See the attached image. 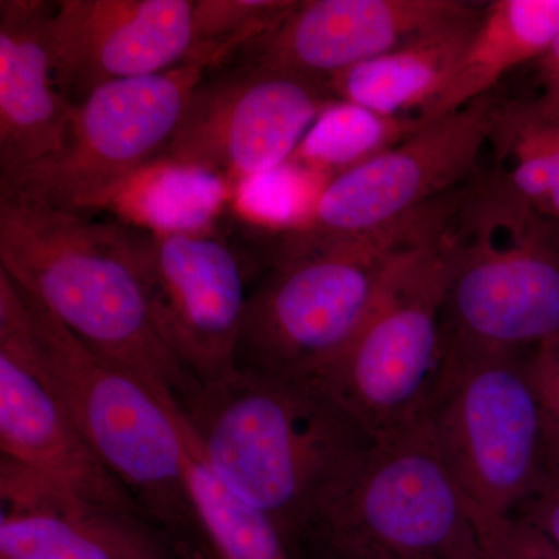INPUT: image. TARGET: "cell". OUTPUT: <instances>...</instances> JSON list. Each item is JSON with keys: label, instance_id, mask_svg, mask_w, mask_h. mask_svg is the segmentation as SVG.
<instances>
[{"label": "cell", "instance_id": "cell-1", "mask_svg": "<svg viewBox=\"0 0 559 559\" xmlns=\"http://www.w3.org/2000/svg\"><path fill=\"white\" fill-rule=\"evenodd\" d=\"M178 412L210 468L270 518L290 555L323 492L373 441L318 382L259 371L200 385Z\"/></svg>", "mask_w": 559, "mask_h": 559}, {"label": "cell", "instance_id": "cell-2", "mask_svg": "<svg viewBox=\"0 0 559 559\" xmlns=\"http://www.w3.org/2000/svg\"><path fill=\"white\" fill-rule=\"evenodd\" d=\"M0 267L87 348L176 407L200 389L151 318L131 227L0 190Z\"/></svg>", "mask_w": 559, "mask_h": 559}, {"label": "cell", "instance_id": "cell-3", "mask_svg": "<svg viewBox=\"0 0 559 559\" xmlns=\"http://www.w3.org/2000/svg\"><path fill=\"white\" fill-rule=\"evenodd\" d=\"M450 213L444 198L378 237L275 245L246 301L238 369L314 381L369 319L401 263Z\"/></svg>", "mask_w": 559, "mask_h": 559}, {"label": "cell", "instance_id": "cell-4", "mask_svg": "<svg viewBox=\"0 0 559 559\" xmlns=\"http://www.w3.org/2000/svg\"><path fill=\"white\" fill-rule=\"evenodd\" d=\"M20 289L36 360L84 439L153 524L201 551L178 407L138 374L92 352Z\"/></svg>", "mask_w": 559, "mask_h": 559}, {"label": "cell", "instance_id": "cell-5", "mask_svg": "<svg viewBox=\"0 0 559 559\" xmlns=\"http://www.w3.org/2000/svg\"><path fill=\"white\" fill-rule=\"evenodd\" d=\"M444 340L528 353L559 336V223L496 173L460 190L448 223Z\"/></svg>", "mask_w": 559, "mask_h": 559}, {"label": "cell", "instance_id": "cell-6", "mask_svg": "<svg viewBox=\"0 0 559 559\" xmlns=\"http://www.w3.org/2000/svg\"><path fill=\"white\" fill-rule=\"evenodd\" d=\"M304 543L323 559H485L468 498L425 419L371 441L342 471Z\"/></svg>", "mask_w": 559, "mask_h": 559}, {"label": "cell", "instance_id": "cell-7", "mask_svg": "<svg viewBox=\"0 0 559 559\" xmlns=\"http://www.w3.org/2000/svg\"><path fill=\"white\" fill-rule=\"evenodd\" d=\"M525 356L444 340L423 417L466 498L496 516H513L554 463Z\"/></svg>", "mask_w": 559, "mask_h": 559}, {"label": "cell", "instance_id": "cell-8", "mask_svg": "<svg viewBox=\"0 0 559 559\" xmlns=\"http://www.w3.org/2000/svg\"><path fill=\"white\" fill-rule=\"evenodd\" d=\"M450 219L412 250L369 319L314 380L371 440L423 419L439 381Z\"/></svg>", "mask_w": 559, "mask_h": 559}, {"label": "cell", "instance_id": "cell-9", "mask_svg": "<svg viewBox=\"0 0 559 559\" xmlns=\"http://www.w3.org/2000/svg\"><path fill=\"white\" fill-rule=\"evenodd\" d=\"M215 62L210 51H193L165 72L98 87L72 106L60 153L0 180V190L76 213L108 205L164 154Z\"/></svg>", "mask_w": 559, "mask_h": 559}, {"label": "cell", "instance_id": "cell-10", "mask_svg": "<svg viewBox=\"0 0 559 559\" xmlns=\"http://www.w3.org/2000/svg\"><path fill=\"white\" fill-rule=\"evenodd\" d=\"M496 103L484 97L426 121L417 132L373 159L333 176L288 245L364 240L400 229L433 204L479 178Z\"/></svg>", "mask_w": 559, "mask_h": 559}, {"label": "cell", "instance_id": "cell-11", "mask_svg": "<svg viewBox=\"0 0 559 559\" xmlns=\"http://www.w3.org/2000/svg\"><path fill=\"white\" fill-rule=\"evenodd\" d=\"M336 100L325 81L245 62L202 81L162 156L178 167L249 182L277 171Z\"/></svg>", "mask_w": 559, "mask_h": 559}, {"label": "cell", "instance_id": "cell-12", "mask_svg": "<svg viewBox=\"0 0 559 559\" xmlns=\"http://www.w3.org/2000/svg\"><path fill=\"white\" fill-rule=\"evenodd\" d=\"M154 325L200 385L238 370L248 271L229 242L205 229H132Z\"/></svg>", "mask_w": 559, "mask_h": 559}, {"label": "cell", "instance_id": "cell-13", "mask_svg": "<svg viewBox=\"0 0 559 559\" xmlns=\"http://www.w3.org/2000/svg\"><path fill=\"white\" fill-rule=\"evenodd\" d=\"M0 460L72 495L145 518L70 417L28 341L20 286L0 270ZM150 521V520H148Z\"/></svg>", "mask_w": 559, "mask_h": 559}, {"label": "cell", "instance_id": "cell-14", "mask_svg": "<svg viewBox=\"0 0 559 559\" xmlns=\"http://www.w3.org/2000/svg\"><path fill=\"white\" fill-rule=\"evenodd\" d=\"M194 0H62L47 24L58 92L70 106L114 81L175 68L194 49Z\"/></svg>", "mask_w": 559, "mask_h": 559}, {"label": "cell", "instance_id": "cell-15", "mask_svg": "<svg viewBox=\"0 0 559 559\" xmlns=\"http://www.w3.org/2000/svg\"><path fill=\"white\" fill-rule=\"evenodd\" d=\"M480 9L462 0H301L270 32L246 44L245 62L329 83Z\"/></svg>", "mask_w": 559, "mask_h": 559}, {"label": "cell", "instance_id": "cell-16", "mask_svg": "<svg viewBox=\"0 0 559 559\" xmlns=\"http://www.w3.org/2000/svg\"><path fill=\"white\" fill-rule=\"evenodd\" d=\"M0 559H201L153 522L0 460Z\"/></svg>", "mask_w": 559, "mask_h": 559}, {"label": "cell", "instance_id": "cell-17", "mask_svg": "<svg viewBox=\"0 0 559 559\" xmlns=\"http://www.w3.org/2000/svg\"><path fill=\"white\" fill-rule=\"evenodd\" d=\"M55 3L0 2V180L60 153L72 106L51 72L47 24Z\"/></svg>", "mask_w": 559, "mask_h": 559}, {"label": "cell", "instance_id": "cell-18", "mask_svg": "<svg viewBox=\"0 0 559 559\" xmlns=\"http://www.w3.org/2000/svg\"><path fill=\"white\" fill-rule=\"evenodd\" d=\"M481 10L329 80L334 98L390 117H428L457 72Z\"/></svg>", "mask_w": 559, "mask_h": 559}, {"label": "cell", "instance_id": "cell-19", "mask_svg": "<svg viewBox=\"0 0 559 559\" xmlns=\"http://www.w3.org/2000/svg\"><path fill=\"white\" fill-rule=\"evenodd\" d=\"M559 35V0H495L479 24L450 86L426 120L439 119L487 97L511 69L538 60Z\"/></svg>", "mask_w": 559, "mask_h": 559}, {"label": "cell", "instance_id": "cell-20", "mask_svg": "<svg viewBox=\"0 0 559 559\" xmlns=\"http://www.w3.org/2000/svg\"><path fill=\"white\" fill-rule=\"evenodd\" d=\"M180 423L189 452L187 480L202 559H293L270 518L216 476L191 441L182 418Z\"/></svg>", "mask_w": 559, "mask_h": 559}, {"label": "cell", "instance_id": "cell-21", "mask_svg": "<svg viewBox=\"0 0 559 559\" xmlns=\"http://www.w3.org/2000/svg\"><path fill=\"white\" fill-rule=\"evenodd\" d=\"M423 117H390L336 100L323 110L296 151L305 164L334 176L400 145L426 123Z\"/></svg>", "mask_w": 559, "mask_h": 559}, {"label": "cell", "instance_id": "cell-22", "mask_svg": "<svg viewBox=\"0 0 559 559\" xmlns=\"http://www.w3.org/2000/svg\"><path fill=\"white\" fill-rule=\"evenodd\" d=\"M296 5V0H194V49L226 57L270 32Z\"/></svg>", "mask_w": 559, "mask_h": 559}, {"label": "cell", "instance_id": "cell-23", "mask_svg": "<svg viewBox=\"0 0 559 559\" xmlns=\"http://www.w3.org/2000/svg\"><path fill=\"white\" fill-rule=\"evenodd\" d=\"M485 559H559V550L535 530L511 516H496L469 502Z\"/></svg>", "mask_w": 559, "mask_h": 559}, {"label": "cell", "instance_id": "cell-24", "mask_svg": "<svg viewBox=\"0 0 559 559\" xmlns=\"http://www.w3.org/2000/svg\"><path fill=\"white\" fill-rule=\"evenodd\" d=\"M525 370L539 401L551 454L559 459V336L528 352Z\"/></svg>", "mask_w": 559, "mask_h": 559}, {"label": "cell", "instance_id": "cell-25", "mask_svg": "<svg viewBox=\"0 0 559 559\" xmlns=\"http://www.w3.org/2000/svg\"><path fill=\"white\" fill-rule=\"evenodd\" d=\"M516 518L559 550V459H555L536 491L518 509Z\"/></svg>", "mask_w": 559, "mask_h": 559}, {"label": "cell", "instance_id": "cell-26", "mask_svg": "<svg viewBox=\"0 0 559 559\" xmlns=\"http://www.w3.org/2000/svg\"><path fill=\"white\" fill-rule=\"evenodd\" d=\"M538 68L544 84L554 83L559 76V35L550 44L549 49L538 58Z\"/></svg>", "mask_w": 559, "mask_h": 559}]
</instances>
